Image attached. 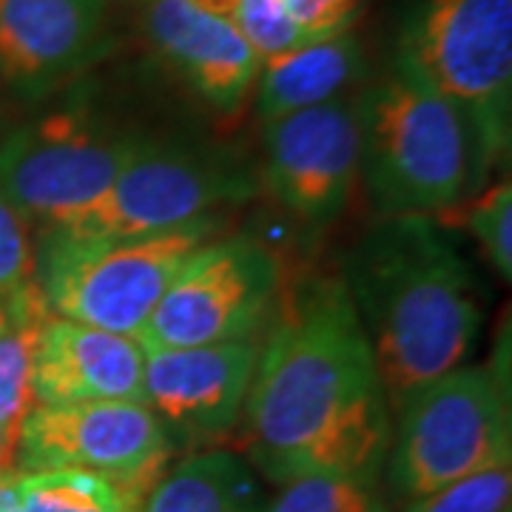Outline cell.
<instances>
[{"instance_id": "obj_12", "label": "cell", "mask_w": 512, "mask_h": 512, "mask_svg": "<svg viewBox=\"0 0 512 512\" xmlns=\"http://www.w3.org/2000/svg\"><path fill=\"white\" fill-rule=\"evenodd\" d=\"M111 46L109 0H0V83L40 100Z\"/></svg>"}, {"instance_id": "obj_6", "label": "cell", "mask_w": 512, "mask_h": 512, "mask_svg": "<svg viewBox=\"0 0 512 512\" xmlns=\"http://www.w3.org/2000/svg\"><path fill=\"white\" fill-rule=\"evenodd\" d=\"M396 407L387 478L407 501L510 464V387L498 365L456 367L410 390Z\"/></svg>"}, {"instance_id": "obj_1", "label": "cell", "mask_w": 512, "mask_h": 512, "mask_svg": "<svg viewBox=\"0 0 512 512\" xmlns=\"http://www.w3.org/2000/svg\"><path fill=\"white\" fill-rule=\"evenodd\" d=\"M242 447L274 484L373 481L387 453V393L342 279H313L259 348Z\"/></svg>"}, {"instance_id": "obj_17", "label": "cell", "mask_w": 512, "mask_h": 512, "mask_svg": "<svg viewBox=\"0 0 512 512\" xmlns=\"http://www.w3.org/2000/svg\"><path fill=\"white\" fill-rule=\"evenodd\" d=\"M137 512H268V501L245 458L208 450L157 478Z\"/></svg>"}, {"instance_id": "obj_24", "label": "cell", "mask_w": 512, "mask_h": 512, "mask_svg": "<svg viewBox=\"0 0 512 512\" xmlns=\"http://www.w3.org/2000/svg\"><path fill=\"white\" fill-rule=\"evenodd\" d=\"M231 20L259 60L285 55L311 40L293 23L285 0H237Z\"/></svg>"}, {"instance_id": "obj_28", "label": "cell", "mask_w": 512, "mask_h": 512, "mask_svg": "<svg viewBox=\"0 0 512 512\" xmlns=\"http://www.w3.org/2000/svg\"><path fill=\"white\" fill-rule=\"evenodd\" d=\"M191 6H197L208 15H217V18H234V9H237V0H188Z\"/></svg>"}, {"instance_id": "obj_15", "label": "cell", "mask_w": 512, "mask_h": 512, "mask_svg": "<svg viewBox=\"0 0 512 512\" xmlns=\"http://www.w3.org/2000/svg\"><path fill=\"white\" fill-rule=\"evenodd\" d=\"M146 350L131 336L49 316L37 333L32 390L37 407L77 402H140Z\"/></svg>"}, {"instance_id": "obj_10", "label": "cell", "mask_w": 512, "mask_h": 512, "mask_svg": "<svg viewBox=\"0 0 512 512\" xmlns=\"http://www.w3.org/2000/svg\"><path fill=\"white\" fill-rule=\"evenodd\" d=\"M171 433L140 402L35 407L18 439V470H89L148 493L171 456Z\"/></svg>"}, {"instance_id": "obj_19", "label": "cell", "mask_w": 512, "mask_h": 512, "mask_svg": "<svg viewBox=\"0 0 512 512\" xmlns=\"http://www.w3.org/2000/svg\"><path fill=\"white\" fill-rule=\"evenodd\" d=\"M52 313L43 296L9 313V325L0 333V421L20 427L35 410L32 367H35L37 333Z\"/></svg>"}, {"instance_id": "obj_5", "label": "cell", "mask_w": 512, "mask_h": 512, "mask_svg": "<svg viewBox=\"0 0 512 512\" xmlns=\"http://www.w3.org/2000/svg\"><path fill=\"white\" fill-rule=\"evenodd\" d=\"M217 220L157 234L69 239L43 234L35 279L52 316L137 339L185 259L214 234Z\"/></svg>"}, {"instance_id": "obj_22", "label": "cell", "mask_w": 512, "mask_h": 512, "mask_svg": "<svg viewBox=\"0 0 512 512\" xmlns=\"http://www.w3.org/2000/svg\"><path fill=\"white\" fill-rule=\"evenodd\" d=\"M37 293L35 248L29 225L12 202L0 194V305L15 311Z\"/></svg>"}, {"instance_id": "obj_25", "label": "cell", "mask_w": 512, "mask_h": 512, "mask_svg": "<svg viewBox=\"0 0 512 512\" xmlns=\"http://www.w3.org/2000/svg\"><path fill=\"white\" fill-rule=\"evenodd\" d=\"M285 9L305 37H328L348 32L359 18L362 0H285Z\"/></svg>"}, {"instance_id": "obj_7", "label": "cell", "mask_w": 512, "mask_h": 512, "mask_svg": "<svg viewBox=\"0 0 512 512\" xmlns=\"http://www.w3.org/2000/svg\"><path fill=\"white\" fill-rule=\"evenodd\" d=\"M259 188V171L228 148L146 140L97 200L43 228V234L143 237L205 220L217 205L251 200Z\"/></svg>"}, {"instance_id": "obj_26", "label": "cell", "mask_w": 512, "mask_h": 512, "mask_svg": "<svg viewBox=\"0 0 512 512\" xmlns=\"http://www.w3.org/2000/svg\"><path fill=\"white\" fill-rule=\"evenodd\" d=\"M18 439H20V427H12V424H3V421H0V478L20 473Z\"/></svg>"}, {"instance_id": "obj_29", "label": "cell", "mask_w": 512, "mask_h": 512, "mask_svg": "<svg viewBox=\"0 0 512 512\" xmlns=\"http://www.w3.org/2000/svg\"><path fill=\"white\" fill-rule=\"evenodd\" d=\"M6 325H9V313H6V308L0 305V333L6 330Z\"/></svg>"}, {"instance_id": "obj_8", "label": "cell", "mask_w": 512, "mask_h": 512, "mask_svg": "<svg viewBox=\"0 0 512 512\" xmlns=\"http://www.w3.org/2000/svg\"><path fill=\"white\" fill-rule=\"evenodd\" d=\"M146 140L92 109L49 111L0 143V194L49 228L97 200Z\"/></svg>"}, {"instance_id": "obj_13", "label": "cell", "mask_w": 512, "mask_h": 512, "mask_svg": "<svg viewBox=\"0 0 512 512\" xmlns=\"http://www.w3.org/2000/svg\"><path fill=\"white\" fill-rule=\"evenodd\" d=\"M143 350L146 404L168 433L205 444L237 427L259 359L256 342Z\"/></svg>"}, {"instance_id": "obj_4", "label": "cell", "mask_w": 512, "mask_h": 512, "mask_svg": "<svg viewBox=\"0 0 512 512\" xmlns=\"http://www.w3.org/2000/svg\"><path fill=\"white\" fill-rule=\"evenodd\" d=\"M396 63L458 111L487 168L512 140V0H410Z\"/></svg>"}, {"instance_id": "obj_18", "label": "cell", "mask_w": 512, "mask_h": 512, "mask_svg": "<svg viewBox=\"0 0 512 512\" xmlns=\"http://www.w3.org/2000/svg\"><path fill=\"white\" fill-rule=\"evenodd\" d=\"M18 512H137L148 493L89 470L20 473Z\"/></svg>"}, {"instance_id": "obj_20", "label": "cell", "mask_w": 512, "mask_h": 512, "mask_svg": "<svg viewBox=\"0 0 512 512\" xmlns=\"http://www.w3.org/2000/svg\"><path fill=\"white\" fill-rule=\"evenodd\" d=\"M268 512H387L373 481L348 476L296 478L282 487Z\"/></svg>"}, {"instance_id": "obj_27", "label": "cell", "mask_w": 512, "mask_h": 512, "mask_svg": "<svg viewBox=\"0 0 512 512\" xmlns=\"http://www.w3.org/2000/svg\"><path fill=\"white\" fill-rule=\"evenodd\" d=\"M18 478L20 473L0 478V512H18Z\"/></svg>"}, {"instance_id": "obj_23", "label": "cell", "mask_w": 512, "mask_h": 512, "mask_svg": "<svg viewBox=\"0 0 512 512\" xmlns=\"http://www.w3.org/2000/svg\"><path fill=\"white\" fill-rule=\"evenodd\" d=\"M464 208V228L476 237L484 256L490 259L495 274L510 282L512 276V183H495L478 200L461 202Z\"/></svg>"}, {"instance_id": "obj_9", "label": "cell", "mask_w": 512, "mask_h": 512, "mask_svg": "<svg viewBox=\"0 0 512 512\" xmlns=\"http://www.w3.org/2000/svg\"><path fill=\"white\" fill-rule=\"evenodd\" d=\"M279 276L274 251L254 237L205 242L185 259L137 342L143 348L245 342L274 308Z\"/></svg>"}, {"instance_id": "obj_14", "label": "cell", "mask_w": 512, "mask_h": 512, "mask_svg": "<svg viewBox=\"0 0 512 512\" xmlns=\"http://www.w3.org/2000/svg\"><path fill=\"white\" fill-rule=\"evenodd\" d=\"M143 32L154 55L205 106L220 114L245 106L262 60L234 20L208 15L188 0H143Z\"/></svg>"}, {"instance_id": "obj_21", "label": "cell", "mask_w": 512, "mask_h": 512, "mask_svg": "<svg viewBox=\"0 0 512 512\" xmlns=\"http://www.w3.org/2000/svg\"><path fill=\"white\" fill-rule=\"evenodd\" d=\"M512 473L510 464H501L484 473L458 478L433 493L410 498L404 512H510Z\"/></svg>"}, {"instance_id": "obj_11", "label": "cell", "mask_w": 512, "mask_h": 512, "mask_svg": "<svg viewBox=\"0 0 512 512\" xmlns=\"http://www.w3.org/2000/svg\"><path fill=\"white\" fill-rule=\"evenodd\" d=\"M262 183L279 208L305 225H328L348 208L359 180V94L265 123Z\"/></svg>"}, {"instance_id": "obj_2", "label": "cell", "mask_w": 512, "mask_h": 512, "mask_svg": "<svg viewBox=\"0 0 512 512\" xmlns=\"http://www.w3.org/2000/svg\"><path fill=\"white\" fill-rule=\"evenodd\" d=\"M342 282L393 402L461 367L476 345V279L430 217H382L350 251Z\"/></svg>"}, {"instance_id": "obj_3", "label": "cell", "mask_w": 512, "mask_h": 512, "mask_svg": "<svg viewBox=\"0 0 512 512\" xmlns=\"http://www.w3.org/2000/svg\"><path fill=\"white\" fill-rule=\"evenodd\" d=\"M359 120V174L379 217L444 214L490 171L458 111L396 60L359 92Z\"/></svg>"}, {"instance_id": "obj_16", "label": "cell", "mask_w": 512, "mask_h": 512, "mask_svg": "<svg viewBox=\"0 0 512 512\" xmlns=\"http://www.w3.org/2000/svg\"><path fill=\"white\" fill-rule=\"evenodd\" d=\"M365 74V52L350 32L313 37L285 55L262 60L256 74V114L262 123L345 97Z\"/></svg>"}]
</instances>
